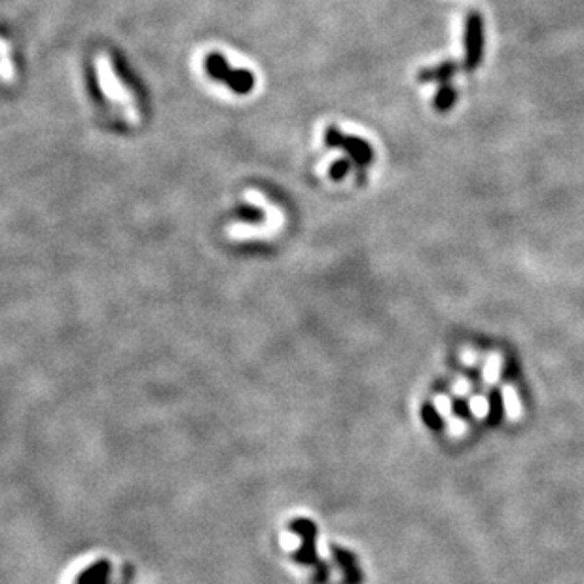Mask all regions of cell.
<instances>
[{
	"mask_svg": "<svg viewBox=\"0 0 584 584\" xmlns=\"http://www.w3.org/2000/svg\"><path fill=\"white\" fill-rule=\"evenodd\" d=\"M83 93L93 122L104 133L129 137L145 127L148 120L145 90L111 48H95L88 56Z\"/></svg>",
	"mask_w": 584,
	"mask_h": 584,
	"instance_id": "1",
	"label": "cell"
},
{
	"mask_svg": "<svg viewBox=\"0 0 584 584\" xmlns=\"http://www.w3.org/2000/svg\"><path fill=\"white\" fill-rule=\"evenodd\" d=\"M245 197L249 200L250 203H254L258 207H262L268 213L266 216V222L262 226H254V224H234V226H228L226 232H228V237L232 239H249V237H264L270 236L273 232L281 229V226L285 224V216H283V211L275 205H271L268 202V197L264 194H260L258 190H247L245 192Z\"/></svg>",
	"mask_w": 584,
	"mask_h": 584,
	"instance_id": "2",
	"label": "cell"
},
{
	"mask_svg": "<svg viewBox=\"0 0 584 584\" xmlns=\"http://www.w3.org/2000/svg\"><path fill=\"white\" fill-rule=\"evenodd\" d=\"M203 65H205L209 76L228 86L229 90L236 91L239 95H245L254 88V74L250 70L232 69L222 54H209Z\"/></svg>",
	"mask_w": 584,
	"mask_h": 584,
	"instance_id": "3",
	"label": "cell"
},
{
	"mask_svg": "<svg viewBox=\"0 0 584 584\" xmlns=\"http://www.w3.org/2000/svg\"><path fill=\"white\" fill-rule=\"evenodd\" d=\"M463 44H465L463 69L476 70L484 56V19L478 12H471L467 17Z\"/></svg>",
	"mask_w": 584,
	"mask_h": 584,
	"instance_id": "4",
	"label": "cell"
},
{
	"mask_svg": "<svg viewBox=\"0 0 584 584\" xmlns=\"http://www.w3.org/2000/svg\"><path fill=\"white\" fill-rule=\"evenodd\" d=\"M21 67L17 61V51L12 42L0 33V97H6L8 93L19 86Z\"/></svg>",
	"mask_w": 584,
	"mask_h": 584,
	"instance_id": "5",
	"label": "cell"
},
{
	"mask_svg": "<svg viewBox=\"0 0 584 584\" xmlns=\"http://www.w3.org/2000/svg\"><path fill=\"white\" fill-rule=\"evenodd\" d=\"M325 145L327 146H336V148H343L346 152L353 158L357 163L361 165H366L372 161V146L366 143V140L359 139V137H351V135H343V133L334 127V125H328L327 131H325Z\"/></svg>",
	"mask_w": 584,
	"mask_h": 584,
	"instance_id": "6",
	"label": "cell"
},
{
	"mask_svg": "<svg viewBox=\"0 0 584 584\" xmlns=\"http://www.w3.org/2000/svg\"><path fill=\"white\" fill-rule=\"evenodd\" d=\"M461 69V65H459L457 61H442L440 65H437V67H429V69H421L419 70V74H417V78H419V82L423 83H448L450 80H452L453 76H455V72Z\"/></svg>",
	"mask_w": 584,
	"mask_h": 584,
	"instance_id": "7",
	"label": "cell"
},
{
	"mask_svg": "<svg viewBox=\"0 0 584 584\" xmlns=\"http://www.w3.org/2000/svg\"><path fill=\"white\" fill-rule=\"evenodd\" d=\"M501 396H503V406H505V414L510 421H518L521 417V403L520 396H518V391L512 387V385H507L501 391Z\"/></svg>",
	"mask_w": 584,
	"mask_h": 584,
	"instance_id": "8",
	"label": "cell"
},
{
	"mask_svg": "<svg viewBox=\"0 0 584 584\" xmlns=\"http://www.w3.org/2000/svg\"><path fill=\"white\" fill-rule=\"evenodd\" d=\"M455 101H457V91H455V88L450 86V83H444V86L438 90L437 97H435V108L440 112L450 111Z\"/></svg>",
	"mask_w": 584,
	"mask_h": 584,
	"instance_id": "9",
	"label": "cell"
},
{
	"mask_svg": "<svg viewBox=\"0 0 584 584\" xmlns=\"http://www.w3.org/2000/svg\"><path fill=\"white\" fill-rule=\"evenodd\" d=\"M501 366H503V357H501L499 353H492L487 357L486 366H484V382H486V385L492 387L494 383H497L501 374Z\"/></svg>",
	"mask_w": 584,
	"mask_h": 584,
	"instance_id": "10",
	"label": "cell"
},
{
	"mask_svg": "<svg viewBox=\"0 0 584 584\" xmlns=\"http://www.w3.org/2000/svg\"><path fill=\"white\" fill-rule=\"evenodd\" d=\"M469 410L476 419H486V417H489V400L486 396L474 395L469 403Z\"/></svg>",
	"mask_w": 584,
	"mask_h": 584,
	"instance_id": "11",
	"label": "cell"
},
{
	"mask_svg": "<svg viewBox=\"0 0 584 584\" xmlns=\"http://www.w3.org/2000/svg\"><path fill=\"white\" fill-rule=\"evenodd\" d=\"M236 216L239 218V220H243L245 224H254V222H260V220H262V215H260V211H258V209H254V207H249V205H241V207H237Z\"/></svg>",
	"mask_w": 584,
	"mask_h": 584,
	"instance_id": "12",
	"label": "cell"
},
{
	"mask_svg": "<svg viewBox=\"0 0 584 584\" xmlns=\"http://www.w3.org/2000/svg\"><path fill=\"white\" fill-rule=\"evenodd\" d=\"M421 414H423V419L425 423L429 425L431 429H442V416L438 414L437 408H431L429 404L427 406H423V410H421Z\"/></svg>",
	"mask_w": 584,
	"mask_h": 584,
	"instance_id": "13",
	"label": "cell"
},
{
	"mask_svg": "<svg viewBox=\"0 0 584 584\" xmlns=\"http://www.w3.org/2000/svg\"><path fill=\"white\" fill-rule=\"evenodd\" d=\"M435 406H437V412L442 417H448V419H450V417L453 416L452 400H450L446 395H437V398H435Z\"/></svg>",
	"mask_w": 584,
	"mask_h": 584,
	"instance_id": "14",
	"label": "cell"
},
{
	"mask_svg": "<svg viewBox=\"0 0 584 584\" xmlns=\"http://www.w3.org/2000/svg\"><path fill=\"white\" fill-rule=\"evenodd\" d=\"M467 432V421L461 416L450 417V435L452 437H463Z\"/></svg>",
	"mask_w": 584,
	"mask_h": 584,
	"instance_id": "15",
	"label": "cell"
},
{
	"mask_svg": "<svg viewBox=\"0 0 584 584\" xmlns=\"http://www.w3.org/2000/svg\"><path fill=\"white\" fill-rule=\"evenodd\" d=\"M348 171H349V161L340 160V161H336V163L330 167V177H332L334 181H340V179H343V177L348 175Z\"/></svg>",
	"mask_w": 584,
	"mask_h": 584,
	"instance_id": "16",
	"label": "cell"
},
{
	"mask_svg": "<svg viewBox=\"0 0 584 584\" xmlns=\"http://www.w3.org/2000/svg\"><path fill=\"white\" fill-rule=\"evenodd\" d=\"M489 419L492 421H499V414H501V398L497 393H492L489 396Z\"/></svg>",
	"mask_w": 584,
	"mask_h": 584,
	"instance_id": "17",
	"label": "cell"
},
{
	"mask_svg": "<svg viewBox=\"0 0 584 584\" xmlns=\"http://www.w3.org/2000/svg\"><path fill=\"white\" fill-rule=\"evenodd\" d=\"M459 357H461V361L465 362V364H469V366H473V364L478 362V353H476L473 348H463Z\"/></svg>",
	"mask_w": 584,
	"mask_h": 584,
	"instance_id": "18",
	"label": "cell"
},
{
	"mask_svg": "<svg viewBox=\"0 0 584 584\" xmlns=\"http://www.w3.org/2000/svg\"><path fill=\"white\" fill-rule=\"evenodd\" d=\"M453 391L457 393V395H467L469 391H471V382L469 380H465V378H459L457 382H455V385H453Z\"/></svg>",
	"mask_w": 584,
	"mask_h": 584,
	"instance_id": "19",
	"label": "cell"
}]
</instances>
